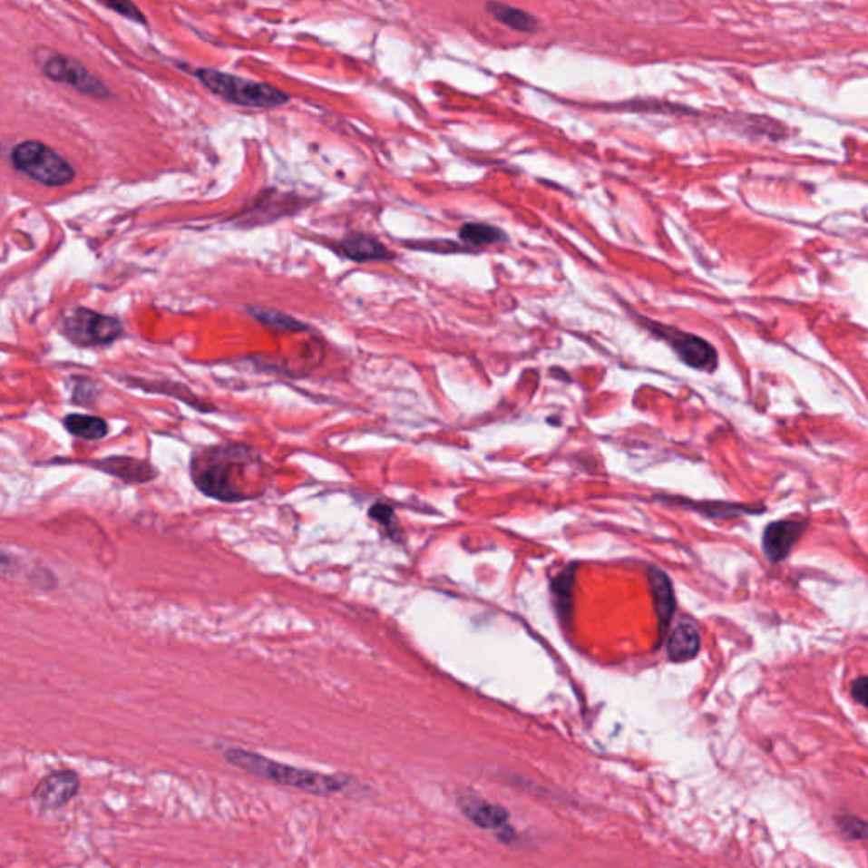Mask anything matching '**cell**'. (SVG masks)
Wrapping results in <instances>:
<instances>
[{
    "label": "cell",
    "mask_w": 868,
    "mask_h": 868,
    "mask_svg": "<svg viewBox=\"0 0 868 868\" xmlns=\"http://www.w3.org/2000/svg\"><path fill=\"white\" fill-rule=\"evenodd\" d=\"M195 487L220 502H241L261 497L270 485V470L263 458L241 443L210 446L190 463Z\"/></svg>",
    "instance_id": "obj_1"
},
{
    "label": "cell",
    "mask_w": 868,
    "mask_h": 868,
    "mask_svg": "<svg viewBox=\"0 0 868 868\" xmlns=\"http://www.w3.org/2000/svg\"><path fill=\"white\" fill-rule=\"evenodd\" d=\"M222 755H224V760L231 766L243 770L253 777L263 778L277 785L307 792L317 797H327V795L337 794L343 791L350 782V778L341 774H323L309 768L280 764L261 753L238 748V746H229Z\"/></svg>",
    "instance_id": "obj_2"
},
{
    "label": "cell",
    "mask_w": 868,
    "mask_h": 868,
    "mask_svg": "<svg viewBox=\"0 0 868 868\" xmlns=\"http://www.w3.org/2000/svg\"><path fill=\"white\" fill-rule=\"evenodd\" d=\"M199 80L209 91L219 95L220 99L241 107L253 109H273L287 104L290 97L278 89L259 82H249L245 78L234 77L212 68H199L195 72Z\"/></svg>",
    "instance_id": "obj_3"
},
{
    "label": "cell",
    "mask_w": 868,
    "mask_h": 868,
    "mask_svg": "<svg viewBox=\"0 0 868 868\" xmlns=\"http://www.w3.org/2000/svg\"><path fill=\"white\" fill-rule=\"evenodd\" d=\"M11 160L17 171L48 187H63L75 177V170L63 156L39 141L17 144Z\"/></svg>",
    "instance_id": "obj_4"
},
{
    "label": "cell",
    "mask_w": 868,
    "mask_h": 868,
    "mask_svg": "<svg viewBox=\"0 0 868 868\" xmlns=\"http://www.w3.org/2000/svg\"><path fill=\"white\" fill-rule=\"evenodd\" d=\"M63 333L78 346H104L122 335V325L116 317L77 307L66 312Z\"/></svg>",
    "instance_id": "obj_5"
},
{
    "label": "cell",
    "mask_w": 868,
    "mask_h": 868,
    "mask_svg": "<svg viewBox=\"0 0 868 868\" xmlns=\"http://www.w3.org/2000/svg\"><path fill=\"white\" fill-rule=\"evenodd\" d=\"M643 327L649 329L661 341L668 343L670 348L677 353V356L688 366L696 370H704V372H713L717 365V353L714 350L713 345L707 343L706 339L684 333L680 329H675L670 326L655 323L649 317H638Z\"/></svg>",
    "instance_id": "obj_6"
},
{
    "label": "cell",
    "mask_w": 868,
    "mask_h": 868,
    "mask_svg": "<svg viewBox=\"0 0 868 868\" xmlns=\"http://www.w3.org/2000/svg\"><path fill=\"white\" fill-rule=\"evenodd\" d=\"M41 70L46 77L52 78L53 82L70 85L85 95L97 99H105L111 95V91L99 78L93 77L85 66L65 54L50 53V56L43 58Z\"/></svg>",
    "instance_id": "obj_7"
},
{
    "label": "cell",
    "mask_w": 868,
    "mask_h": 868,
    "mask_svg": "<svg viewBox=\"0 0 868 868\" xmlns=\"http://www.w3.org/2000/svg\"><path fill=\"white\" fill-rule=\"evenodd\" d=\"M80 792V775L75 770L60 768L53 770L46 777L41 778L31 799L38 805L39 811L52 813L60 811L72 803Z\"/></svg>",
    "instance_id": "obj_8"
},
{
    "label": "cell",
    "mask_w": 868,
    "mask_h": 868,
    "mask_svg": "<svg viewBox=\"0 0 868 868\" xmlns=\"http://www.w3.org/2000/svg\"><path fill=\"white\" fill-rule=\"evenodd\" d=\"M804 530H805V522L801 521L782 519L768 524L765 528L764 541H762L765 557L768 558L772 563L785 560L791 553L794 544L801 540Z\"/></svg>",
    "instance_id": "obj_9"
},
{
    "label": "cell",
    "mask_w": 868,
    "mask_h": 868,
    "mask_svg": "<svg viewBox=\"0 0 868 868\" xmlns=\"http://www.w3.org/2000/svg\"><path fill=\"white\" fill-rule=\"evenodd\" d=\"M460 807L463 814L482 830H509V813L499 804L487 803L467 794L460 797Z\"/></svg>",
    "instance_id": "obj_10"
},
{
    "label": "cell",
    "mask_w": 868,
    "mask_h": 868,
    "mask_svg": "<svg viewBox=\"0 0 868 868\" xmlns=\"http://www.w3.org/2000/svg\"><path fill=\"white\" fill-rule=\"evenodd\" d=\"M337 251L353 261H384L394 259V253L376 238L368 234H348L337 243Z\"/></svg>",
    "instance_id": "obj_11"
},
{
    "label": "cell",
    "mask_w": 868,
    "mask_h": 868,
    "mask_svg": "<svg viewBox=\"0 0 868 868\" xmlns=\"http://www.w3.org/2000/svg\"><path fill=\"white\" fill-rule=\"evenodd\" d=\"M700 649L699 629L692 622H680L668 639V657L672 661H686L694 658Z\"/></svg>",
    "instance_id": "obj_12"
},
{
    "label": "cell",
    "mask_w": 868,
    "mask_h": 868,
    "mask_svg": "<svg viewBox=\"0 0 868 868\" xmlns=\"http://www.w3.org/2000/svg\"><path fill=\"white\" fill-rule=\"evenodd\" d=\"M649 585H651V596H653V602H655V610H657V616H658V621H660V628L661 629H665V628L668 626L670 619H672L675 610V597L672 583H670L668 577H667L663 571L651 569V571H649Z\"/></svg>",
    "instance_id": "obj_13"
},
{
    "label": "cell",
    "mask_w": 868,
    "mask_h": 868,
    "mask_svg": "<svg viewBox=\"0 0 868 868\" xmlns=\"http://www.w3.org/2000/svg\"><path fill=\"white\" fill-rule=\"evenodd\" d=\"M99 465H101V470L114 475L117 479L132 482V483H143V482L153 479L156 475L151 465L140 462V460H134V458L117 456V458L104 460Z\"/></svg>",
    "instance_id": "obj_14"
},
{
    "label": "cell",
    "mask_w": 868,
    "mask_h": 868,
    "mask_svg": "<svg viewBox=\"0 0 868 868\" xmlns=\"http://www.w3.org/2000/svg\"><path fill=\"white\" fill-rule=\"evenodd\" d=\"M487 13L493 15V19L504 26L511 27L519 33H536L540 31V21L526 11L516 9L512 5L501 4V2H491L485 5Z\"/></svg>",
    "instance_id": "obj_15"
},
{
    "label": "cell",
    "mask_w": 868,
    "mask_h": 868,
    "mask_svg": "<svg viewBox=\"0 0 868 868\" xmlns=\"http://www.w3.org/2000/svg\"><path fill=\"white\" fill-rule=\"evenodd\" d=\"M458 236L467 248L493 247V245L506 243L509 239L502 229L493 228L485 222H465L460 228Z\"/></svg>",
    "instance_id": "obj_16"
},
{
    "label": "cell",
    "mask_w": 868,
    "mask_h": 868,
    "mask_svg": "<svg viewBox=\"0 0 868 868\" xmlns=\"http://www.w3.org/2000/svg\"><path fill=\"white\" fill-rule=\"evenodd\" d=\"M65 428L82 440L99 441L107 436L109 426L97 415L70 414L65 417Z\"/></svg>",
    "instance_id": "obj_17"
},
{
    "label": "cell",
    "mask_w": 868,
    "mask_h": 868,
    "mask_svg": "<svg viewBox=\"0 0 868 868\" xmlns=\"http://www.w3.org/2000/svg\"><path fill=\"white\" fill-rule=\"evenodd\" d=\"M571 585H573V567L563 571L553 583L555 602L561 616H569V610H571Z\"/></svg>",
    "instance_id": "obj_18"
},
{
    "label": "cell",
    "mask_w": 868,
    "mask_h": 868,
    "mask_svg": "<svg viewBox=\"0 0 868 868\" xmlns=\"http://www.w3.org/2000/svg\"><path fill=\"white\" fill-rule=\"evenodd\" d=\"M836 826L850 840L868 842V823L860 819V817L842 814V816L836 817Z\"/></svg>",
    "instance_id": "obj_19"
},
{
    "label": "cell",
    "mask_w": 868,
    "mask_h": 868,
    "mask_svg": "<svg viewBox=\"0 0 868 868\" xmlns=\"http://www.w3.org/2000/svg\"><path fill=\"white\" fill-rule=\"evenodd\" d=\"M258 321H261L263 325L272 326V327H277V329H287V331H297V329H302V325L297 323L296 319L288 317V316H284L280 312L277 311H255L251 312Z\"/></svg>",
    "instance_id": "obj_20"
},
{
    "label": "cell",
    "mask_w": 868,
    "mask_h": 868,
    "mask_svg": "<svg viewBox=\"0 0 868 868\" xmlns=\"http://www.w3.org/2000/svg\"><path fill=\"white\" fill-rule=\"evenodd\" d=\"M105 7L116 11L117 14L128 17L131 21H138V23H141V24L146 23V19H144L141 11H140L134 4H131V2H105Z\"/></svg>",
    "instance_id": "obj_21"
},
{
    "label": "cell",
    "mask_w": 868,
    "mask_h": 868,
    "mask_svg": "<svg viewBox=\"0 0 868 868\" xmlns=\"http://www.w3.org/2000/svg\"><path fill=\"white\" fill-rule=\"evenodd\" d=\"M411 247L415 249H426V251H434V253H458V251H468L470 248L458 247L452 241H426V243H414Z\"/></svg>",
    "instance_id": "obj_22"
},
{
    "label": "cell",
    "mask_w": 868,
    "mask_h": 868,
    "mask_svg": "<svg viewBox=\"0 0 868 868\" xmlns=\"http://www.w3.org/2000/svg\"><path fill=\"white\" fill-rule=\"evenodd\" d=\"M853 699L868 709V677H860L852 684Z\"/></svg>",
    "instance_id": "obj_23"
},
{
    "label": "cell",
    "mask_w": 868,
    "mask_h": 868,
    "mask_svg": "<svg viewBox=\"0 0 868 868\" xmlns=\"http://www.w3.org/2000/svg\"><path fill=\"white\" fill-rule=\"evenodd\" d=\"M89 390H95V384H92L91 380L87 378H82L78 380V385L73 390V402L75 404H89V399H87V392Z\"/></svg>",
    "instance_id": "obj_24"
},
{
    "label": "cell",
    "mask_w": 868,
    "mask_h": 868,
    "mask_svg": "<svg viewBox=\"0 0 868 868\" xmlns=\"http://www.w3.org/2000/svg\"><path fill=\"white\" fill-rule=\"evenodd\" d=\"M372 518H375L376 521H380L384 526H390L392 521H394V514H392V509L387 506H382V504H376V506L372 507Z\"/></svg>",
    "instance_id": "obj_25"
}]
</instances>
